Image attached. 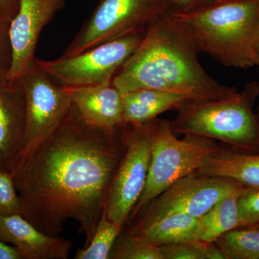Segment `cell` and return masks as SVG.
Segmentation results:
<instances>
[{
	"mask_svg": "<svg viewBox=\"0 0 259 259\" xmlns=\"http://www.w3.org/2000/svg\"><path fill=\"white\" fill-rule=\"evenodd\" d=\"M0 259H21L18 250L0 240Z\"/></svg>",
	"mask_w": 259,
	"mask_h": 259,
	"instance_id": "obj_28",
	"label": "cell"
},
{
	"mask_svg": "<svg viewBox=\"0 0 259 259\" xmlns=\"http://www.w3.org/2000/svg\"><path fill=\"white\" fill-rule=\"evenodd\" d=\"M130 126L131 129L123 134L125 153L112 179L103 211L112 222L122 225L144 190L152 146L151 120Z\"/></svg>",
	"mask_w": 259,
	"mask_h": 259,
	"instance_id": "obj_8",
	"label": "cell"
},
{
	"mask_svg": "<svg viewBox=\"0 0 259 259\" xmlns=\"http://www.w3.org/2000/svg\"><path fill=\"white\" fill-rule=\"evenodd\" d=\"M201 231L199 218L177 213L148 223H136L128 234L148 244L161 247L182 242L199 241Z\"/></svg>",
	"mask_w": 259,
	"mask_h": 259,
	"instance_id": "obj_15",
	"label": "cell"
},
{
	"mask_svg": "<svg viewBox=\"0 0 259 259\" xmlns=\"http://www.w3.org/2000/svg\"><path fill=\"white\" fill-rule=\"evenodd\" d=\"M109 258L115 259H163L161 247L148 244L130 236H119Z\"/></svg>",
	"mask_w": 259,
	"mask_h": 259,
	"instance_id": "obj_21",
	"label": "cell"
},
{
	"mask_svg": "<svg viewBox=\"0 0 259 259\" xmlns=\"http://www.w3.org/2000/svg\"><path fill=\"white\" fill-rule=\"evenodd\" d=\"M120 129L92 125L72 105L57 128L26 146L12 174L22 215L51 236L74 220L89 245L125 153Z\"/></svg>",
	"mask_w": 259,
	"mask_h": 259,
	"instance_id": "obj_1",
	"label": "cell"
},
{
	"mask_svg": "<svg viewBox=\"0 0 259 259\" xmlns=\"http://www.w3.org/2000/svg\"><path fill=\"white\" fill-rule=\"evenodd\" d=\"M23 213L13 176L0 171V216Z\"/></svg>",
	"mask_w": 259,
	"mask_h": 259,
	"instance_id": "obj_22",
	"label": "cell"
},
{
	"mask_svg": "<svg viewBox=\"0 0 259 259\" xmlns=\"http://www.w3.org/2000/svg\"><path fill=\"white\" fill-rule=\"evenodd\" d=\"M240 227L259 223V188H248L238 199Z\"/></svg>",
	"mask_w": 259,
	"mask_h": 259,
	"instance_id": "obj_24",
	"label": "cell"
},
{
	"mask_svg": "<svg viewBox=\"0 0 259 259\" xmlns=\"http://www.w3.org/2000/svg\"><path fill=\"white\" fill-rule=\"evenodd\" d=\"M64 6L65 0H19L18 12L10 22L13 61L8 81L20 79L33 64L42 30Z\"/></svg>",
	"mask_w": 259,
	"mask_h": 259,
	"instance_id": "obj_11",
	"label": "cell"
},
{
	"mask_svg": "<svg viewBox=\"0 0 259 259\" xmlns=\"http://www.w3.org/2000/svg\"><path fill=\"white\" fill-rule=\"evenodd\" d=\"M189 27L171 12L148 26L144 38L112 83L122 94L141 89L166 90L189 101L233 98L239 92L209 76L199 63L202 53Z\"/></svg>",
	"mask_w": 259,
	"mask_h": 259,
	"instance_id": "obj_2",
	"label": "cell"
},
{
	"mask_svg": "<svg viewBox=\"0 0 259 259\" xmlns=\"http://www.w3.org/2000/svg\"><path fill=\"white\" fill-rule=\"evenodd\" d=\"M10 26V21L0 13V87L8 82L13 61Z\"/></svg>",
	"mask_w": 259,
	"mask_h": 259,
	"instance_id": "obj_25",
	"label": "cell"
},
{
	"mask_svg": "<svg viewBox=\"0 0 259 259\" xmlns=\"http://www.w3.org/2000/svg\"><path fill=\"white\" fill-rule=\"evenodd\" d=\"M256 228H258V229H259V223H257V224H256Z\"/></svg>",
	"mask_w": 259,
	"mask_h": 259,
	"instance_id": "obj_31",
	"label": "cell"
},
{
	"mask_svg": "<svg viewBox=\"0 0 259 259\" xmlns=\"http://www.w3.org/2000/svg\"><path fill=\"white\" fill-rule=\"evenodd\" d=\"M221 0H170L171 12L175 14L193 13Z\"/></svg>",
	"mask_w": 259,
	"mask_h": 259,
	"instance_id": "obj_26",
	"label": "cell"
},
{
	"mask_svg": "<svg viewBox=\"0 0 259 259\" xmlns=\"http://www.w3.org/2000/svg\"><path fill=\"white\" fill-rule=\"evenodd\" d=\"M244 187L230 179L192 174L177 181L148 204L137 223L177 213L200 218L222 199L243 193L248 189Z\"/></svg>",
	"mask_w": 259,
	"mask_h": 259,
	"instance_id": "obj_9",
	"label": "cell"
},
{
	"mask_svg": "<svg viewBox=\"0 0 259 259\" xmlns=\"http://www.w3.org/2000/svg\"><path fill=\"white\" fill-rule=\"evenodd\" d=\"M123 226L120 223L112 222L105 213H102L91 241L87 246L77 250L74 258H109Z\"/></svg>",
	"mask_w": 259,
	"mask_h": 259,
	"instance_id": "obj_19",
	"label": "cell"
},
{
	"mask_svg": "<svg viewBox=\"0 0 259 259\" xmlns=\"http://www.w3.org/2000/svg\"><path fill=\"white\" fill-rule=\"evenodd\" d=\"M226 258L259 259V229H233L214 242Z\"/></svg>",
	"mask_w": 259,
	"mask_h": 259,
	"instance_id": "obj_20",
	"label": "cell"
},
{
	"mask_svg": "<svg viewBox=\"0 0 259 259\" xmlns=\"http://www.w3.org/2000/svg\"><path fill=\"white\" fill-rule=\"evenodd\" d=\"M0 240L18 250L21 259H67L72 242L40 231L22 214L0 216Z\"/></svg>",
	"mask_w": 259,
	"mask_h": 259,
	"instance_id": "obj_13",
	"label": "cell"
},
{
	"mask_svg": "<svg viewBox=\"0 0 259 259\" xmlns=\"http://www.w3.org/2000/svg\"><path fill=\"white\" fill-rule=\"evenodd\" d=\"M19 6V0H0V13L11 22L15 18Z\"/></svg>",
	"mask_w": 259,
	"mask_h": 259,
	"instance_id": "obj_27",
	"label": "cell"
},
{
	"mask_svg": "<svg viewBox=\"0 0 259 259\" xmlns=\"http://www.w3.org/2000/svg\"><path fill=\"white\" fill-rule=\"evenodd\" d=\"M209 243L182 242L161 247L163 259H207Z\"/></svg>",
	"mask_w": 259,
	"mask_h": 259,
	"instance_id": "obj_23",
	"label": "cell"
},
{
	"mask_svg": "<svg viewBox=\"0 0 259 259\" xmlns=\"http://www.w3.org/2000/svg\"><path fill=\"white\" fill-rule=\"evenodd\" d=\"M151 124L152 146L147 180L130 214L131 219L177 181L196 173L204 161L219 150L212 139L203 136L186 134L179 139L169 121L154 119Z\"/></svg>",
	"mask_w": 259,
	"mask_h": 259,
	"instance_id": "obj_5",
	"label": "cell"
},
{
	"mask_svg": "<svg viewBox=\"0 0 259 259\" xmlns=\"http://www.w3.org/2000/svg\"><path fill=\"white\" fill-rule=\"evenodd\" d=\"M196 173L230 179L250 188H259V155L218 150L204 161Z\"/></svg>",
	"mask_w": 259,
	"mask_h": 259,
	"instance_id": "obj_17",
	"label": "cell"
},
{
	"mask_svg": "<svg viewBox=\"0 0 259 259\" xmlns=\"http://www.w3.org/2000/svg\"><path fill=\"white\" fill-rule=\"evenodd\" d=\"M25 97L21 79L0 87V171L11 175L26 147Z\"/></svg>",
	"mask_w": 259,
	"mask_h": 259,
	"instance_id": "obj_12",
	"label": "cell"
},
{
	"mask_svg": "<svg viewBox=\"0 0 259 259\" xmlns=\"http://www.w3.org/2000/svg\"><path fill=\"white\" fill-rule=\"evenodd\" d=\"M171 12L170 0H100L61 57L67 58L115 39L146 31Z\"/></svg>",
	"mask_w": 259,
	"mask_h": 259,
	"instance_id": "obj_6",
	"label": "cell"
},
{
	"mask_svg": "<svg viewBox=\"0 0 259 259\" xmlns=\"http://www.w3.org/2000/svg\"><path fill=\"white\" fill-rule=\"evenodd\" d=\"M73 105L92 125L115 131L125 125L122 94L111 83L66 87Z\"/></svg>",
	"mask_w": 259,
	"mask_h": 259,
	"instance_id": "obj_14",
	"label": "cell"
},
{
	"mask_svg": "<svg viewBox=\"0 0 259 259\" xmlns=\"http://www.w3.org/2000/svg\"><path fill=\"white\" fill-rule=\"evenodd\" d=\"M186 101L189 100L185 95L156 89H141L122 94L124 122L127 125L149 122Z\"/></svg>",
	"mask_w": 259,
	"mask_h": 259,
	"instance_id": "obj_16",
	"label": "cell"
},
{
	"mask_svg": "<svg viewBox=\"0 0 259 259\" xmlns=\"http://www.w3.org/2000/svg\"><path fill=\"white\" fill-rule=\"evenodd\" d=\"M253 50L256 54H259V23L255 30L254 39L253 44Z\"/></svg>",
	"mask_w": 259,
	"mask_h": 259,
	"instance_id": "obj_29",
	"label": "cell"
},
{
	"mask_svg": "<svg viewBox=\"0 0 259 259\" xmlns=\"http://www.w3.org/2000/svg\"><path fill=\"white\" fill-rule=\"evenodd\" d=\"M145 32L131 34L71 56L35 62L56 82L65 87L108 84L136 50Z\"/></svg>",
	"mask_w": 259,
	"mask_h": 259,
	"instance_id": "obj_7",
	"label": "cell"
},
{
	"mask_svg": "<svg viewBox=\"0 0 259 259\" xmlns=\"http://www.w3.org/2000/svg\"><path fill=\"white\" fill-rule=\"evenodd\" d=\"M258 81L247 83L236 97L205 102L186 101L171 122L175 133L196 135L236 146L259 144V120L252 111Z\"/></svg>",
	"mask_w": 259,
	"mask_h": 259,
	"instance_id": "obj_4",
	"label": "cell"
},
{
	"mask_svg": "<svg viewBox=\"0 0 259 259\" xmlns=\"http://www.w3.org/2000/svg\"><path fill=\"white\" fill-rule=\"evenodd\" d=\"M173 14L189 27L202 52L220 64L239 69L255 66L259 0H221L188 14Z\"/></svg>",
	"mask_w": 259,
	"mask_h": 259,
	"instance_id": "obj_3",
	"label": "cell"
},
{
	"mask_svg": "<svg viewBox=\"0 0 259 259\" xmlns=\"http://www.w3.org/2000/svg\"><path fill=\"white\" fill-rule=\"evenodd\" d=\"M255 66H258L259 67V54H256L255 57Z\"/></svg>",
	"mask_w": 259,
	"mask_h": 259,
	"instance_id": "obj_30",
	"label": "cell"
},
{
	"mask_svg": "<svg viewBox=\"0 0 259 259\" xmlns=\"http://www.w3.org/2000/svg\"><path fill=\"white\" fill-rule=\"evenodd\" d=\"M240 195L222 199L199 218L202 228L199 241L214 243L224 233L239 228L238 199Z\"/></svg>",
	"mask_w": 259,
	"mask_h": 259,
	"instance_id": "obj_18",
	"label": "cell"
},
{
	"mask_svg": "<svg viewBox=\"0 0 259 259\" xmlns=\"http://www.w3.org/2000/svg\"><path fill=\"white\" fill-rule=\"evenodd\" d=\"M20 79L26 106L27 146L57 128L73 103L66 87L56 83L35 60Z\"/></svg>",
	"mask_w": 259,
	"mask_h": 259,
	"instance_id": "obj_10",
	"label": "cell"
}]
</instances>
